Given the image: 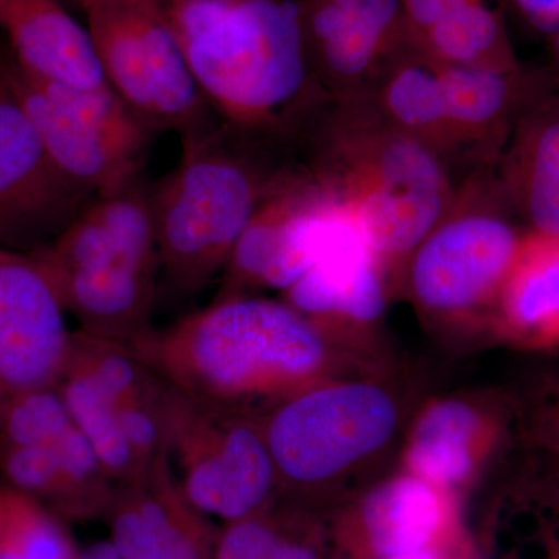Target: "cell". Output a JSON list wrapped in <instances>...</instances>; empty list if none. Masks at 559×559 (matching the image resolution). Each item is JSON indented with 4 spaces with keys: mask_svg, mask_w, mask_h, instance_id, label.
Returning a JSON list of instances; mask_svg holds the SVG:
<instances>
[{
    "mask_svg": "<svg viewBox=\"0 0 559 559\" xmlns=\"http://www.w3.org/2000/svg\"><path fill=\"white\" fill-rule=\"evenodd\" d=\"M213 559H329L318 511L277 498L266 509L224 524Z\"/></svg>",
    "mask_w": 559,
    "mask_h": 559,
    "instance_id": "484cf974",
    "label": "cell"
},
{
    "mask_svg": "<svg viewBox=\"0 0 559 559\" xmlns=\"http://www.w3.org/2000/svg\"><path fill=\"white\" fill-rule=\"evenodd\" d=\"M90 200L55 167L0 70V246L35 252Z\"/></svg>",
    "mask_w": 559,
    "mask_h": 559,
    "instance_id": "9a60e30c",
    "label": "cell"
},
{
    "mask_svg": "<svg viewBox=\"0 0 559 559\" xmlns=\"http://www.w3.org/2000/svg\"><path fill=\"white\" fill-rule=\"evenodd\" d=\"M150 190L143 178L91 198L31 253L83 333L131 345L153 333L160 267Z\"/></svg>",
    "mask_w": 559,
    "mask_h": 559,
    "instance_id": "5b68a950",
    "label": "cell"
},
{
    "mask_svg": "<svg viewBox=\"0 0 559 559\" xmlns=\"http://www.w3.org/2000/svg\"><path fill=\"white\" fill-rule=\"evenodd\" d=\"M550 55V76L555 83H559V28L547 38Z\"/></svg>",
    "mask_w": 559,
    "mask_h": 559,
    "instance_id": "1f68e13d",
    "label": "cell"
},
{
    "mask_svg": "<svg viewBox=\"0 0 559 559\" xmlns=\"http://www.w3.org/2000/svg\"><path fill=\"white\" fill-rule=\"evenodd\" d=\"M437 69L460 148H479L484 156L498 154L506 146L522 114L543 95L535 92L540 76L522 68L510 72L448 66Z\"/></svg>",
    "mask_w": 559,
    "mask_h": 559,
    "instance_id": "7402d4cb",
    "label": "cell"
},
{
    "mask_svg": "<svg viewBox=\"0 0 559 559\" xmlns=\"http://www.w3.org/2000/svg\"><path fill=\"white\" fill-rule=\"evenodd\" d=\"M0 473L64 521L102 520L116 487L57 388L0 411Z\"/></svg>",
    "mask_w": 559,
    "mask_h": 559,
    "instance_id": "7c38bea8",
    "label": "cell"
},
{
    "mask_svg": "<svg viewBox=\"0 0 559 559\" xmlns=\"http://www.w3.org/2000/svg\"><path fill=\"white\" fill-rule=\"evenodd\" d=\"M9 252H11V250L2 248V246H0V260H2L3 257H5Z\"/></svg>",
    "mask_w": 559,
    "mask_h": 559,
    "instance_id": "e575fe53",
    "label": "cell"
},
{
    "mask_svg": "<svg viewBox=\"0 0 559 559\" xmlns=\"http://www.w3.org/2000/svg\"><path fill=\"white\" fill-rule=\"evenodd\" d=\"M506 9V0L477 3L437 22L411 44L437 66L500 72L520 69Z\"/></svg>",
    "mask_w": 559,
    "mask_h": 559,
    "instance_id": "d4e9b609",
    "label": "cell"
},
{
    "mask_svg": "<svg viewBox=\"0 0 559 559\" xmlns=\"http://www.w3.org/2000/svg\"><path fill=\"white\" fill-rule=\"evenodd\" d=\"M0 27L21 68L36 79L66 86H105L87 27L62 0H0Z\"/></svg>",
    "mask_w": 559,
    "mask_h": 559,
    "instance_id": "ffe728a7",
    "label": "cell"
},
{
    "mask_svg": "<svg viewBox=\"0 0 559 559\" xmlns=\"http://www.w3.org/2000/svg\"><path fill=\"white\" fill-rule=\"evenodd\" d=\"M173 389L261 414L318 382L341 378L347 356L285 300L215 299L134 345Z\"/></svg>",
    "mask_w": 559,
    "mask_h": 559,
    "instance_id": "6da1fadb",
    "label": "cell"
},
{
    "mask_svg": "<svg viewBox=\"0 0 559 559\" xmlns=\"http://www.w3.org/2000/svg\"><path fill=\"white\" fill-rule=\"evenodd\" d=\"M406 418L399 390L378 378H331L261 412L278 498L318 511L385 457Z\"/></svg>",
    "mask_w": 559,
    "mask_h": 559,
    "instance_id": "8992f818",
    "label": "cell"
},
{
    "mask_svg": "<svg viewBox=\"0 0 559 559\" xmlns=\"http://www.w3.org/2000/svg\"><path fill=\"white\" fill-rule=\"evenodd\" d=\"M337 105L312 134L300 167L348 213L389 278L403 277L454 200L443 157L390 127L364 100Z\"/></svg>",
    "mask_w": 559,
    "mask_h": 559,
    "instance_id": "3957f363",
    "label": "cell"
},
{
    "mask_svg": "<svg viewBox=\"0 0 559 559\" xmlns=\"http://www.w3.org/2000/svg\"><path fill=\"white\" fill-rule=\"evenodd\" d=\"M312 83L337 103L362 98L407 44L401 0H297Z\"/></svg>",
    "mask_w": 559,
    "mask_h": 559,
    "instance_id": "4fadbf2b",
    "label": "cell"
},
{
    "mask_svg": "<svg viewBox=\"0 0 559 559\" xmlns=\"http://www.w3.org/2000/svg\"><path fill=\"white\" fill-rule=\"evenodd\" d=\"M102 521L121 559H213L219 530L183 495L168 459L120 481Z\"/></svg>",
    "mask_w": 559,
    "mask_h": 559,
    "instance_id": "2e32d148",
    "label": "cell"
},
{
    "mask_svg": "<svg viewBox=\"0 0 559 559\" xmlns=\"http://www.w3.org/2000/svg\"><path fill=\"white\" fill-rule=\"evenodd\" d=\"M481 2L491 0H401L411 43L444 17Z\"/></svg>",
    "mask_w": 559,
    "mask_h": 559,
    "instance_id": "f1b7e54d",
    "label": "cell"
},
{
    "mask_svg": "<svg viewBox=\"0 0 559 559\" xmlns=\"http://www.w3.org/2000/svg\"><path fill=\"white\" fill-rule=\"evenodd\" d=\"M277 140L218 121L180 139L176 167L151 186L159 250V294L189 299L221 278L286 162L270 156Z\"/></svg>",
    "mask_w": 559,
    "mask_h": 559,
    "instance_id": "277c9868",
    "label": "cell"
},
{
    "mask_svg": "<svg viewBox=\"0 0 559 559\" xmlns=\"http://www.w3.org/2000/svg\"><path fill=\"white\" fill-rule=\"evenodd\" d=\"M64 520L9 485L0 487V559H79Z\"/></svg>",
    "mask_w": 559,
    "mask_h": 559,
    "instance_id": "4316f807",
    "label": "cell"
},
{
    "mask_svg": "<svg viewBox=\"0 0 559 559\" xmlns=\"http://www.w3.org/2000/svg\"><path fill=\"white\" fill-rule=\"evenodd\" d=\"M500 189L528 230L559 237V92L540 95L506 143Z\"/></svg>",
    "mask_w": 559,
    "mask_h": 559,
    "instance_id": "44dd1931",
    "label": "cell"
},
{
    "mask_svg": "<svg viewBox=\"0 0 559 559\" xmlns=\"http://www.w3.org/2000/svg\"><path fill=\"white\" fill-rule=\"evenodd\" d=\"M167 454L186 498L212 521L245 520L278 498L277 471L257 412L168 385Z\"/></svg>",
    "mask_w": 559,
    "mask_h": 559,
    "instance_id": "30bf717a",
    "label": "cell"
},
{
    "mask_svg": "<svg viewBox=\"0 0 559 559\" xmlns=\"http://www.w3.org/2000/svg\"><path fill=\"white\" fill-rule=\"evenodd\" d=\"M451 525L450 492L406 471L373 485L342 518L337 535L360 557L381 559L433 549Z\"/></svg>",
    "mask_w": 559,
    "mask_h": 559,
    "instance_id": "ac0fdd59",
    "label": "cell"
},
{
    "mask_svg": "<svg viewBox=\"0 0 559 559\" xmlns=\"http://www.w3.org/2000/svg\"><path fill=\"white\" fill-rule=\"evenodd\" d=\"M507 210L499 180L474 179L455 194L403 272L426 316L452 322L495 311L524 235Z\"/></svg>",
    "mask_w": 559,
    "mask_h": 559,
    "instance_id": "9c48e42d",
    "label": "cell"
},
{
    "mask_svg": "<svg viewBox=\"0 0 559 559\" xmlns=\"http://www.w3.org/2000/svg\"><path fill=\"white\" fill-rule=\"evenodd\" d=\"M550 473L551 485H554L555 491L559 496V462L557 460H550Z\"/></svg>",
    "mask_w": 559,
    "mask_h": 559,
    "instance_id": "836d02e7",
    "label": "cell"
},
{
    "mask_svg": "<svg viewBox=\"0 0 559 559\" xmlns=\"http://www.w3.org/2000/svg\"><path fill=\"white\" fill-rule=\"evenodd\" d=\"M106 83L135 114L180 139L218 123L153 0H76Z\"/></svg>",
    "mask_w": 559,
    "mask_h": 559,
    "instance_id": "8fae6325",
    "label": "cell"
},
{
    "mask_svg": "<svg viewBox=\"0 0 559 559\" xmlns=\"http://www.w3.org/2000/svg\"><path fill=\"white\" fill-rule=\"evenodd\" d=\"M530 437L549 460L559 462V380L544 389L533 404Z\"/></svg>",
    "mask_w": 559,
    "mask_h": 559,
    "instance_id": "83f0119b",
    "label": "cell"
},
{
    "mask_svg": "<svg viewBox=\"0 0 559 559\" xmlns=\"http://www.w3.org/2000/svg\"><path fill=\"white\" fill-rule=\"evenodd\" d=\"M381 559H441L439 551L433 549H425L417 551H407V554L393 555V557Z\"/></svg>",
    "mask_w": 559,
    "mask_h": 559,
    "instance_id": "d6a6232c",
    "label": "cell"
},
{
    "mask_svg": "<svg viewBox=\"0 0 559 559\" xmlns=\"http://www.w3.org/2000/svg\"><path fill=\"white\" fill-rule=\"evenodd\" d=\"M389 275L352 218L285 290L286 304L347 348L385 312Z\"/></svg>",
    "mask_w": 559,
    "mask_h": 559,
    "instance_id": "e0dca14e",
    "label": "cell"
},
{
    "mask_svg": "<svg viewBox=\"0 0 559 559\" xmlns=\"http://www.w3.org/2000/svg\"><path fill=\"white\" fill-rule=\"evenodd\" d=\"M0 70L58 171L91 198L145 178L157 134L109 84L92 90L36 79L0 50Z\"/></svg>",
    "mask_w": 559,
    "mask_h": 559,
    "instance_id": "ba28073f",
    "label": "cell"
},
{
    "mask_svg": "<svg viewBox=\"0 0 559 559\" xmlns=\"http://www.w3.org/2000/svg\"><path fill=\"white\" fill-rule=\"evenodd\" d=\"M499 430L498 412L485 400L447 396L430 401L412 423L404 466L443 491L466 487L495 450Z\"/></svg>",
    "mask_w": 559,
    "mask_h": 559,
    "instance_id": "d6986e66",
    "label": "cell"
},
{
    "mask_svg": "<svg viewBox=\"0 0 559 559\" xmlns=\"http://www.w3.org/2000/svg\"><path fill=\"white\" fill-rule=\"evenodd\" d=\"M364 100L382 120L440 157L462 150L448 119L439 69L407 44L382 68Z\"/></svg>",
    "mask_w": 559,
    "mask_h": 559,
    "instance_id": "cb8c5ba5",
    "label": "cell"
},
{
    "mask_svg": "<svg viewBox=\"0 0 559 559\" xmlns=\"http://www.w3.org/2000/svg\"><path fill=\"white\" fill-rule=\"evenodd\" d=\"M68 311L31 253L0 260V411L57 388L72 352Z\"/></svg>",
    "mask_w": 559,
    "mask_h": 559,
    "instance_id": "5bb4252c",
    "label": "cell"
},
{
    "mask_svg": "<svg viewBox=\"0 0 559 559\" xmlns=\"http://www.w3.org/2000/svg\"><path fill=\"white\" fill-rule=\"evenodd\" d=\"M507 9L530 31L549 38L559 28V0H506Z\"/></svg>",
    "mask_w": 559,
    "mask_h": 559,
    "instance_id": "f546056e",
    "label": "cell"
},
{
    "mask_svg": "<svg viewBox=\"0 0 559 559\" xmlns=\"http://www.w3.org/2000/svg\"><path fill=\"white\" fill-rule=\"evenodd\" d=\"M57 389L116 484L168 459V384L134 345L75 330Z\"/></svg>",
    "mask_w": 559,
    "mask_h": 559,
    "instance_id": "52a82bcc",
    "label": "cell"
},
{
    "mask_svg": "<svg viewBox=\"0 0 559 559\" xmlns=\"http://www.w3.org/2000/svg\"><path fill=\"white\" fill-rule=\"evenodd\" d=\"M79 559H121L109 540L91 544L86 549L80 550Z\"/></svg>",
    "mask_w": 559,
    "mask_h": 559,
    "instance_id": "4dcf8cb0",
    "label": "cell"
},
{
    "mask_svg": "<svg viewBox=\"0 0 559 559\" xmlns=\"http://www.w3.org/2000/svg\"><path fill=\"white\" fill-rule=\"evenodd\" d=\"M221 121L285 140L319 108L297 0H153Z\"/></svg>",
    "mask_w": 559,
    "mask_h": 559,
    "instance_id": "7a4b0ae2",
    "label": "cell"
},
{
    "mask_svg": "<svg viewBox=\"0 0 559 559\" xmlns=\"http://www.w3.org/2000/svg\"><path fill=\"white\" fill-rule=\"evenodd\" d=\"M62 2H69V3H73V5H76V0H62Z\"/></svg>",
    "mask_w": 559,
    "mask_h": 559,
    "instance_id": "d590c367",
    "label": "cell"
},
{
    "mask_svg": "<svg viewBox=\"0 0 559 559\" xmlns=\"http://www.w3.org/2000/svg\"><path fill=\"white\" fill-rule=\"evenodd\" d=\"M492 319L524 347H559V237L524 231Z\"/></svg>",
    "mask_w": 559,
    "mask_h": 559,
    "instance_id": "603a6c76",
    "label": "cell"
}]
</instances>
